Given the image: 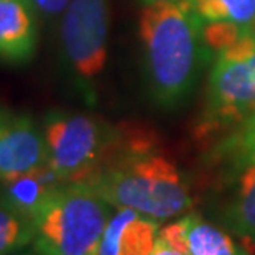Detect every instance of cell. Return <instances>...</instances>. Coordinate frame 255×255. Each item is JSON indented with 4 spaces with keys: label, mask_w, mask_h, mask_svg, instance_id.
Segmentation results:
<instances>
[{
    "label": "cell",
    "mask_w": 255,
    "mask_h": 255,
    "mask_svg": "<svg viewBox=\"0 0 255 255\" xmlns=\"http://www.w3.org/2000/svg\"><path fill=\"white\" fill-rule=\"evenodd\" d=\"M114 208H127L156 221L191 209L189 186L175 161L165 156L148 130L124 127L104 166L83 183Z\"/></svg>",
    "instance_id": "obj_1"
},
{
    "label": "cell",
    "mask_w": 255,
    "mask_h": 255,
    "mask_svg": "<svg viewBox=\"0 0 255 255\" xmlns=\"http://www.w3.org/2000/svg\"><path fill=\"white\" fill-rule=\"evenodd\" d=\"M204 20L194 8L155 2L138 20L150 92L161 107H176L196 88L211 56L203 36Z\"/></svg>",
    "instance_id": "obj_2"
},
{
    "label": "cell",
    "mask_w": 255,
    "mask_h": 255,
    "mask_svg": "<svg viewBox=\"0 0 255 255\" xmlns=\"http://www.w3.org/2000/svg\"><path fill=\"white\" fill-rule=\"evenodd\" d=\"M111 203L83 183H64L33 221V249L41 255H97Z\"/></svg>",
    "instance_id": "obj_3"
},
{
    "label": "cell",
    "mask_w": 255,
    "mask_h": 255,
    "mask_svg": "<svg viewBox=\"0 0 255 255\" xmlns=\"http://www.w3.org/2000/svg\"><path fill=\"white\" fill-rule=\"evenodd\" d=\"M121 127L102 117L51 111L43 121L48 166L64 183H86L101 170L121 138Z\"/></svg>",
    "instance_id": "obj_4"
},
{
    "label": "cell",
    "mask_w": 255,
    "mask_h": 255,
    "mask_svg": "<svg viewBox=\"0 0 255 255\" xmlns=\"http://www.w3.org/2000/svg\"><path fill=\"white\" fill-rule=\"evenodd\" d=\"M255 112V30L214 55L201 137L242 126Z\"/></svg>",
    "instance_id": "obj_5"
},
{
    "label": "cell",
    "mask_w": 255,
    "mask_h": 255,
    "mask_svg": "<svg viewBox=\"0 0 255 255\" xmlns=\"http://www.w3.org/2000/svg\"><path fill=\"white\" fill-rule=\"evenodd\" d=\"M61 17L64 64L83 92H91L107 61L109 0H69Z\"/></svg>",
    "instance_id": "obj_6"
},
{
    "label": "cell",
    "mask_w": 255,
    "mask_h": 255,
    "mask_svg": "<svg viewBox=\"0 0 255 255\" xmlns=\"http://www.w3.org/2000/svg\"><path fill=\"white\" fill-rule=\"evenodd\" d=\"M48 165L43 127L28 114H12L0 130V183Z\"/></svg>",
    "instance_id": "obj_7"
},
{
    "label": "cell",
    "mask_w": 255,
    "mask_h": 255,
    "mask_svg": "<svg viewBox=\"0 0 255 255\" xmlns=\"http://www.w3.org/2000/svg\"><path fill=\"white\" fill-rule=\"evenodd\" d=\"M38 46V12L31 0H0V63L23 66Z\"/></svg>",
    "instance_id": "obj_8"
},
{
    "label": "cell",
    "mask_w": 255,
    "mask_h": 255,
    "mask_svg": "<svg viewBox=\"0 0 255 255\" xmlns=\"http://www.w3.org/2000/svg\"><path fill=\"white\" fill-rule=\"evenodd\" d=\"M158 234L156 219L133 209L117 208L106 226L97 255H150Z\"/></svg>",
    "instance_id": "obj_9"
},
{
    "label": "cell",
    "mask_w": 255,
    "mask_h": 255,
    "mask_svg": "<svg viewBox=\"0 0 255 255\" xmlns=\"http://www.w3.org/2000/svg\"><path fill=\"white\" fill-rule=\"evenodd\" d=\"M163 241L186 255H252L246 247L237 246L226 231L198 218L184 216L160 229Z\"/></svg>",
    "instance_id": "obj_10"
},
{
    "label": "cell",
    "mask_w": 255,
    "mask_h": 255,
    "mask_svg": "<svg viewBox=\"0 0 255 255\" xmlns=\"http://www.w3.org/2000/svg\"><path fill=\"white\" fill-rule=\"evenodd\" d=\"M64 184L48 165L0 183V201L33 222Z\"/></svg>",
    "instance_id": "obj_11"
},
{
    "label": "cell",
    "mask_w": 255,
    "mask_h": 255,
    "mask_svg": "<svg viewBox=\"0 0 255 255\" xmlns=\"http://www.w3.org/2000/svg\"><path fill=\"white\" fill-rule=\"evenodd\" d=\"M226 224L255 255V163L249 165L239 180L237 191L226 211Z\"/></svg>",
    "instance_id": "obj_12"
},
{
    "label": "cell",
    "mask_w": 255,
    "mask_h": 255,
    "mask_svg": "<svg viewBox=\"0 0 255 255\" xmlns=\"http://www.w3.org/2000/svg\"><path fill=\"white\" fill-rule=\"evenodd\" d=\"M194 10L204 21H229L255 30V0H194Z\"/></svg>",
    "instance_id": "obj_13"
},
{
    "label": "cell",
    "mask_w": 255,
    "mask_h": 255,
    "mask_svg": "<svg viewBox=\"0 0 255 255\" xmlns=\"http://www.w3.org/2000/svg\"><path fill=\"white\" fill-rule=\"evenodd\" d=\"M33 239V222L0 201V255L28 247Z\"/></svg>",
    "instance_id": "obj_14"
},
{
    "label": "cell",
    "mask_w": 255,
    "mask_h": 255,
    "mask_svg": "<svg viewBox=\"0 0 255 255\" xmlns=\"http://www.w3.org/2000/svg\"><path fill=\"white\" fill-rule=\"evenodd\" d=\"M229 143L239 165L255 163V124H242Z\"/></svg>",
    "instance_id": "obj_15"
},
{
    "label": "cell",
    "mask_w": 255,
    "mask_h": 255,
    "mask_svg": "<svg viewBox=\"0 0 255 255\" xmlns=\"http://www.w3.org/2000/svg\"><path fill=\"white\" fill-rule=\"evenodd\" d=\"M38 15L45 18H56L64 13L69 0H31Z\"/></svg>",
    "instance_id": "obj_16"
},
{
    "label": "cell",
    "mask_w": 255,
    "mask_h": 255,
    "mask_svg": "<svg viewBox=\"0 0 255 255\" xmlns=\"http://www.w3.org/2000/svg\"><path fill=\"white\" fill-rule=\"evenodd\" d=\"M150 255H186V254L178 251V249H175L173 246H170V244H168L166 241H163V239L158 236L153 251L150 252Z\"/></svg>",
    "instance_id": "obj_17"
},
{
    "label": "cell",
    "mask_w": 255,
    "mask_h": 255,
    "mask_svg": "<svg viewBox=\"0 0 255 255\" xmlns=\"http://www.w3.org/2000/svg\"><path fill=\"white\" fill-rule=\"evenodd\" d=\"M145 5L148 3H155V2H168V3H175V5H181V7H189L194 8V0H142Z\"/></svg>",
    "instance_id": "obj_18"
},
{
    "label": "cell",
    "mask_w": 255,
    "mask_h": 255,
    "mask_svg": "<svg viewBox=\"0 0 255 255\" xmlns=\"http://www.w3.org/2000/svg\"><path fill=\"white\" fill-rule=\"evenodd\" d=\"M10 116H12V112H10L7 107L0 106V130H2V127L7 124V121L10 119Z\"/></svg>",
    "instance_id": "obj_19"
},
{
    "label": "cell",
    "mask_w": 255,
    "mask_h": 255,
    "mask_svg": "<svg viewBox=\"0 0 255 255\" xmlns=\"http://www.w3.org/2000/svg\"><path fill=\"white\" fill-rule=\"evenodd\" d=\"M7 255H41V254L36 252L35 249H33V251H23V249H18V251H13V252H10Z\"/></svg>",
    "instance_id": "obj_20"
},
{
    "label": "cell",
    "mask_w": 255,
    "mask_h": 255,
    "mask_svg": "<svg viewBox=\"0 0 255 255\" xmlns=\"http://www.w3.org/2000/svg\"><path fill=\"white\" fill-rule=\"evenodd\" d=\"M244 124H255V112H254V114H252V116H251V117H249V119H247V121H246V122H244ZM239 127H241V126H239Z\"/></svg>",
    "instance_id": "obj_21"
}]
</instances>
